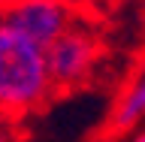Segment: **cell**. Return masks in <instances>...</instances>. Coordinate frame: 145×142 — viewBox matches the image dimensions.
<instances>
[{"instance_id":"3","label":"cell","mask_w":145,"mask_h":142,"mask_svg":"<svg viewBox=\"0 0 145 142\" xmlns=\"http://www.w3.org/2000/svg\"><path fill=\"white\" fill-rule=\"evenodd\" d=\"M3 21L30 36L36 45H48L61 39L76 21H72V6L67 0H9Z\"/></svg>"},{"instance_id":"2","label":"cell","mask_w":145,"mask_h":142,"mask_svg":"<svg viewBox=\"0 0 145 142\" xmlns=\"http://www.w3.org/2000/svg\"><path fill=\"white\" fill-rule=\"evenodd\" d=\"M48 70H52L54 88L72 91L85 85L94 76V67L100 61V39L88 27L72 24L61 39H54L48 48Z\"/></svg>"},{"instance_id":"4","label":"cell","mask_w":145,"mask_h":142,"mask_svg":"<svg viewBox=\"0 0 145 142\" xmlns=\"http://www.w3.org/2000/svg\"><path fill=\"white\" fill-rule=\"evenodd\" d=\"M142 118H145V70L130 82V88L115 103V112L109 118V127L115 133H124V130H133Z\"/></svg>"},{"instance_id":"5","label":"cell","mask_w":145,"mask_h":142,"mask_svg":"<svg viewBox=\"0 0 145 142\" xmlns=\"http://www.w3.org/2000/svg\"><path fill=\"white\" fill-rule=\"evenodd\" d=\"M0 142H21V121L0 109Z\"/></svg>"},{"instance_id":"6","label":"cell","mask_w":145,"mask_h":142,"mask_svg":"<svg viewBox=\"0 0 145 142\" xmlns=\"http://www.w3.org/2000/svg\"><path fill=\"white\" fill-rule=\"evenodd\" d=\"M127 142H145V127H142V130H136V133L130 136V139H127Z\"/></svg>"},{"instance_id":"1","label":"cell","mask_w":145,"mask_h":142,"mask_svg":"<svg viewBox=\"0 0 145 142\" xmlns=\"http://www.w3.org/2000/svg\"><path fill=\"white\" fill-rule=\"evenodd\" d=\"M54 94L48 52L0 18V109L24 121Z\"/></svg>"},{"instance_id":"7","label":"cell","mask_w":145,"mask_h":142,"mask_svg":"<svg viewBox=\"0 0 145 142\" xmlns=\"http://www.w3.org/2000/svg\"><path fill=\"white\" fill-rule=\"evenodd\" d=\"M6 3L9 0H0V18H3V12H6Z\"/></svg>"}]
</instances>
